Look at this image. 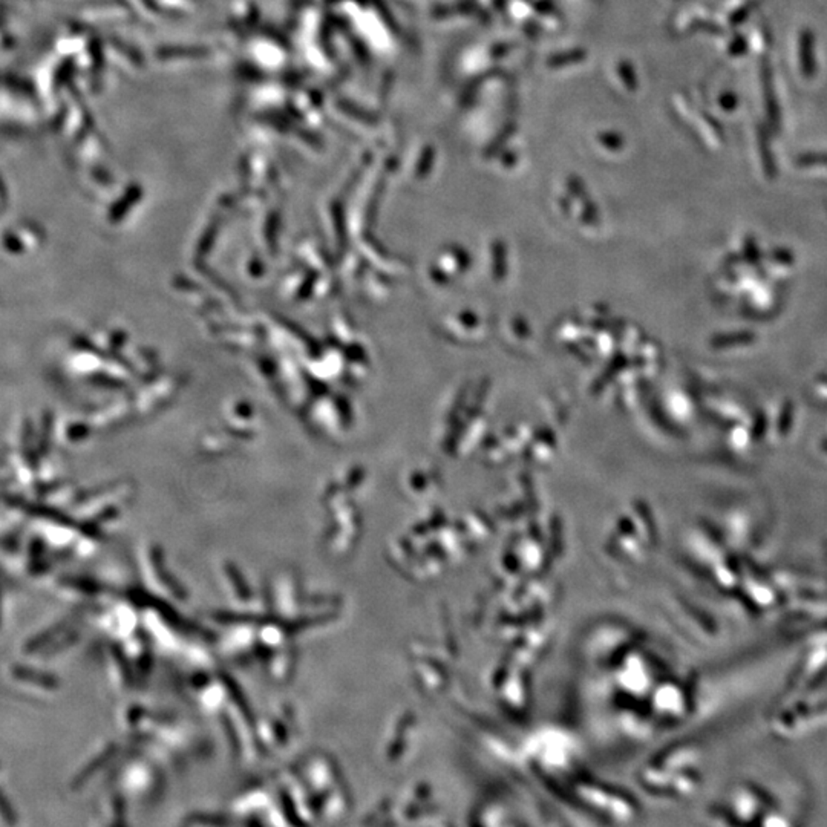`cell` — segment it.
I'll list each match as a JSON object with an SVG mask.
<instances>
[{
	"label": "cell",
	"mask_w": 827,
	"mask_h": 827,
	"mask_svg": "<svg viewBox=\"0 0 827 827\" xmlns=\"http://www.w3.org/2000/svg\"><path fill=\"white\" fill-rule=\"evenodd\" d=\"M812 48H814V42H812V35L809 33H804L802 34V39H800V59H802V69H804V72L807 76H811L812 71H814V57H812Z\"/></svg>",
	"instance_id": "1"
},
{
	"label": "cell",
	"mask_w": 827,
	"mask_h": 827,
	"mask_svg": "<svg viewBox=\"0 0 827 827\" xmlns=\"http://www.w3.org/2000/svg\"><path fill=\"white\" fill-rule=\"evenodd\" d=\"M819 161L827 163V158L826 156H804L802 160V163H806V164H812V163H819Z\"/></svg>",
	"instance_id": "2"
}]
</instances>
